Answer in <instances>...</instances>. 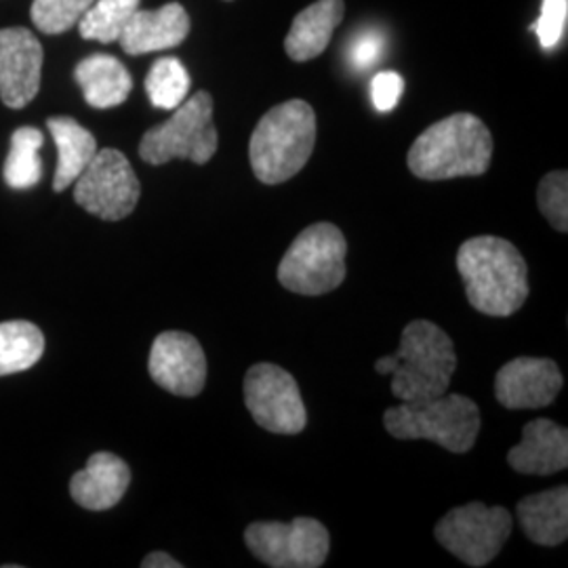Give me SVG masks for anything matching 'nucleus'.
Returning a JSON list of instances; mask_svg holds the SVG:
<instances>
[{
    "instance_id": "f257e3e1",
    "label": "nucleus",
    "mask_w": 568,
    "mask_h": 568,
    "mask_svg": "<svg viewBox=\"0 0 568 568\" xmlns=\"http://www.w3.org/2000/svg\"><path fill=\"white\" fill-rule=\"evenodd\" d=\"M457 270L469 305L487 316L508 318L528 297V267L523 253L499 236H474L457 251Z\"/></svg>"
},
{
    "instance_id": "f03ea898",
    "label": "nucleus",
    "mask_w": 568,
    "mask_h": 568,
    "mask_svg": "<svg viewBox=\"0 0 568 568\" xmlns=\"http://www.w3.org/2000/svg\"><path fill=\"white\" fill-rule=\"evenodd\" d=\"M493 159V135L474 114L459 112L434 122L406 154L410 173L426 182L478 178Z\"/></svg>"
},
{
    "instance_id": "7ed1b4c3",
    "label": "nucleus",
    "mask_w": 568,
    "mask_h": 568,
    "mask_svg": "<svg viewBox=\"0 0 568 568\" xmlns=\"http://www.w3.org/2000/svg\"><path fill=\"white\" fill-rule=\"evenodd\" d=\"M316 145V114L304 100L274 105L257 122L248 159L255 178L265 185L288 182L304 169Z\"/></svg>"
},
{
    "instance_id": "20e7f679",
    "label": "nucleus",
    "mask_w": 568,
    "mask_h": 568,
    "mask_svg": "<svg viewBox=\"0 0 568 568\" xmlns=\"http://www.w3.org/2000/svg\"><path fill=\"white\" fill-rule=\"evenodd\" d=\"M392 394L400 403H422L447 394L457 368V352L447 333L429 321H413L400 335L394 354Z\"/></svg>"
},
{
    "instance_id": "39448f33",
    "label": "nucleus",
    "mask_w": 568,
    "mask_h": 568,
    "mask_svg": "<svg viewBox=\"0 0 568 568\" xmlns=\"http://www.w3.org/2000/svg\"><path fill=\"white\" fill-rule=\"evenodd\" d=\"M384 426L398 440L426 438L462 455L474 447L480 434V408L462 394H443L422 403L389 406Z\"/></svg>"
},
{
    "instance_id": "423d86ee",
    "label": "nucleus",
    "mask_w": 568,
    "mask_h": 568,
    "mask_svg": "<svg viewBox=\"0 0 568 568\" xmlns=\"http://www.w3.org/2000/svg\"><path fill=\"white\" fill-rule=\"evenodd\" d=\"M347 243L337 225H310L286 248L278 264V281L286 291L318 297L345 281Z\"/></svg>"
},
{
    "instance_id": "0eeeda50",
    "label": "nucleus",
    "mask_w": 568,
    "mask_h": 568,
    "mask_svg": "<svg viewBox=\"0 0 568 568\" xmlns=\"http://www.w3.org/2000/svg\"><path fill=\"white\" fill-rule=\"evenodd\" d=\"M217 145L220 135L213 122V98L206 91H199L178 105L169 121L145 131L140 156L143 163L154 166L175 159L206 164L215 156Z\"/></svg>"
},
{
    "instance_id": "6e6552de",
    "label": "nucleus",
    "mask_w": 568,
    "mask_h": 568,
    "mask_svg": "<svg viewBox=\"0 0 568 568\" xmlns=\"http://www.w3.org/2000/svg\"><path fill=\"white\" fill-rule=\"evenodd\" d=\"M72 185L79 206L105 222L129 217L142 196V185L133 166L114 148L98 150Z\"/></svg>"
},
{
    "instance_id": "1a4fd4ad",
    "label": "nucleus",
    "mask_w": 568,
    "mask_h": 568,
    "mask_svg": "<svg viewBox=\"0 0 568 568\" xmlns=\"http://www.w3.org/2000/svg\"><path fill=\"white\" fill-rule=\"evenodd\" d=\"M436 539L467 567H487L499 556L511 535V516L506 508L467 504L450 509L434 528Z\"/></svg>"
},
{
    "instance_id": "9d476101",
    "label": "nucleus",
    "mask_w": 568,
    "mask_h": 568,
    "mask_svg": "<svg viewBox=\"0 0 568 568\" xmlns=\"http://www.w3.org/2000/svg\"><path fill=\"white\" fill-rule=\"evenodd\" d=\"M251 554L272 568H318L325 565L331 537L323 523L300 516L291 523H253L244 530Z\"/></svg>"
},
{
    "instance_id": "9b49d317",
    "label": "nucleus",
    "mask_w": 568,
    "mask_h": 568,
    "mask_svg": "<svg viewBox=\"0 0 568 568\" xmlns=\"http://www.w3.org/2000/svg\"><path fill=\"white\" fill-rule=\"evenodd\" d=\"M244 405L255 424L272 434L295 436L307 424V410L295 377L272 363H260L246 371Z\"/></svg>"
},
{
    "instance_id": "f8f14e48",
    "label": "nucleus",
    "mask_w": 568,
    "mask_h": 568,
    "mask_svg": "<svg viewBox=\"0 0 568 568\" xmlns=\"http://www.w3.org/2000/svg\"><path fill=\"white\" fill-rule=\"evenodd\" d=\"M148 371L156 386L175 396L194 398L206 384L203 345L190 333L164 331L152 344Z\"/></svg>"
},
{
    "instance_id": "ddd939ff",
    "label": "nucleus",
    "mask_w": 568,
    "mask_h": 568,
    "mask_svg": "<svg viewBox=\"0 0 568 568\" xmlns=\"http://www.w3.org/2000/svg\"><path fill=\"white\" fill-rule=\"evenodd\" d=\"M42 44L26 28L0 30V100L21 110L39 95L42 74Z\"/></svg>"
},
{
    "instance_id": "4468645a",
    "label": "nucleus",
    "mask_w": 568,
    "mask_h": 568,
    "mask_svg": "<svg viewBox=\"0 0 568 568\" xmlns=\"http://www.w3.org/2000/svg\"><path fill=\"white\" fill-rule=\"evenodd\" d=\"M562 384V373L554 361L520 356L499 368L495 398L511 410L544 408L556 400Z\"/></svg>"
},
{
    "instance_id": "2eb2a0df",
    "label": "nucleus",
    "mask_w": 568,
    "mask_h": 568,
    "mask_svg": "<svg viewBox=\"0 0 568 568\" xmlns=\"http://www.w3.org/2000/svg\"><path fill=\"white\" fill-rule=\"evenodd\" d=\"M190 34V16L180 2H169L161 9H138L122 30V51L129 55H145L180 47Z\"/></svg>"
},
{
    "instance_id": "dca6fc26",
    "label": "nucleus",
    "mask_w": 568,
    "mask_h": 568,
    "mask_svg": "<svg viewBox=\"0 0 568 568\" xmlns=\"http://www.w3.org/2000/svg\"><path fill=\"white\" fill-rule=\"evenodd\" d=\"M131 485V467L114 453H95L89 464L72 476L70 495L84 509L105 511L121 504Z\"/></svg>"
},
{
    "instance_id": "f3484780",
    "label": "nucleus",
    "mask_w": 568,
    "mask_h": 568,
    "mask_svg": "<svg viewBox=\"0 0 568 568\" xmlns=\"http://www.w3.org/2000/svg\"><path fill=\"white\" fill-rule=\"evenodd\" d=\"M511 469L530 476H549L568 466L567 427L551 419H532L523 429V440L509 448Z\"/></svg>"
},
{
    "instance_id": "a211bd4d",
    "label": "nucleus",
    "mask_w": 568,
    "mask_h": 568,
    "mask_svg": "<svg viewBox=\"0 0 568 568\" xmlns=\"http://www.w3.org/2000/svg\"><path fill=\"white\" fill-rule=\"evenodd\" d=\"M344 0H316L304 9L288 30L284 51L293 61H310L318 58L344 20Z\"/></svg>"
},
{
    "instance_id": "6ab92c4d",
    "label": "nucleus",
    "mask_w": 568,
    "mask_h": 568,
    "mask_svg": "<svg viewBox=\"0 0 568 568\" xmlns=\"http://www.w3.org/2000/svg\"><path fill=\"white\" fill-rule=\"evenodd\" d=\"M518 520L528 539L544 548H556L568 537V488H549L528 495L518 504Z\"/></svg>"
},
{
    "instance_id": "aec40b11",
    "label": "nucleus",
    "mask_w": 568,
    "mask_h": 568,
    "mask_svg": "<svg viewBox=\"0 0 568 568\" xmlns=\"http://www.w3.org/2000/svg\"><path fill=\"white\" fill-rule=\"evenodd\" d=\"M74 81L81 87L84 102L98 110L121 105L133 89V79L124 63L105 53H93L79 61L74 68Z\"/></svg>"
},
{
    "instance_id": "412c9836",
    "label": "nucleus",
    "mask_w": 568,
    "mask_h": 568,
    "mask_svg": "<svg viewBox=\"0 0 568 568\" xmlns=\"http://www.w3.org/2000/svg\"><path fill=\"white\" fill-rule=\"evenodd\" d=\"M49 133L58 145V169L53 178V190L63 192L79 180L84 166L98 152V142L91 131L70 116H53L47 121Z\"/></svg>"
},
{
    "instance_id": "4be33fe9",
    "label": "nucleus",
    "mask_w": 568,
    "mask_h": 568,
    "mask_svg": "<svg viewBox=\"0 0 568 568\" xmlns=\"http://www.w3.org/2000/svg\"><path fill=\"white\" fill-rule=\"evenodd\" d=\"M44 335L28 321L0 323V377L28 371L41 361Z\"/></svg>"
},
{
    "instance_id": "5701e85b",
    "label": "nucleus",
    "mask_w": 568,
    "mask_h": 568,
    "mask_svg": "<svg viewBox=\"0 0 568 568\" xmlns=\"http://www.w3.org/2000/svg\"><path fill=\"white\" fill-rule=\"evenodd\" d=\"M44 138L34 126H21L11 135L9 156L4 161L2 178L13 190H30L42 178L41 148Z\"/></svg>"
},
{
    "instance_id": "b1692460",
    "label": "nucleus",
    "mask_w": 568,
    "mask_h": 568,
    "mask_svg": "<svg viewBox=\"0 0 568 568\" xmlns=\"http://www.w3.org/2000/svg\"><path fill=\"white\" fill-rule=\"evenodd\" d=\"M140 2L142 0H95L77 23L82 39L103 44L119 41L122 30L140 9Z\"/></svg>"
},
{
    "instance_id": "393cba45",
    "label": "nucleus",
    "mask_w": 568,
    "mask_h": 568,
    "mask_svg": "<svg viewBox=\"0 0 568 568\" xmlns=\"http://www.w3.org/2000/svg\"><path fill=\"white\" fill-rule=\"evenodd\" d=\"M145 93L154 108L175 110L187 100L190 74L178 58H159L145 77Z\"/></svg>"
},
{
    "instance_id": "a878e982",
    "label": "nucleus",
    "mask_w": 568,
    "mask_h": 568,
    "mask_svg": "<svg viewBox=\"0 0 568 568\" xmlns=\"http://www.w3.org/2000/svg\"><path fill=\"white\" fill-rule=\"evenodd\" d=\"M95 0H34L30 18L42 34L58 37L72 30Z\"/></svg>"
},
{
    "instance_id": "bb28decb",
    "label": "nucleus",
    "mask_w": 568,
    "mask_h": 568,
    "mask_svg": "<svg viewBox=\"0 0 568 568\" xmlns=\"http://www.w3.org/2000/svg\"><path fill=\"white\" fill-rule=\"evenodd\" d=\"M537 204L554 230L568 232V175L567 171H551L537 190Z\"/></svg>"
},
{
    "instance_id": "cd10ccee",
    "label": "nucleus",
    "mask_w": 568,
    "mask_h": 568,
    "mask_svg": "<svg viewBox=\"0 0 568 568\" xmlns=\"http://www.w3.org/2000/svg\"><path fill=\"white\" fill-rule=\"evenodd\" d=\"M568 21V0H544L541 4V16L539 20L530 26V30L537 32L539 44L551 51L556 49L567 30Z\"/></svg>"
},
{
    "instance_id": "c85d7f7f",
    "label": "nucleus",
    "mask_w": 568,
    "mask_h": 568,
    "mask_svg": "<svg viewBox=\"0 0 568 568\" xmlns=\"http://www.w3.org/2000/svg\"><path fill=\"white\" fill-rule=\"evenodd\" d=\"M405 93V79L396 72H379L371 82V98L377 112H392Z\"/></svg>"
},
{
    "instance_id": "c756f323",
    "label": "nucleus",
    "mask_w": 568,
    "mask_h": 568,
    "mask_svg": "<svg viewBox=\"0 0 568 568\" xmlns=\"http://www.w3.org/2000/svg\"><path fill=\"white\" fill-rule=\"evenodd\" d=\"M384 49H386V42L379 32H375V30L361 32L349 47V61L358 70H368L371 65H375L379 61Z\"/></svg>"
},
{
    "instance_id": "7c9ffc66",
    "label": "nucleus",
    "mask_w": 568,
    "mask_h": 568,
    "mask_svg": "<svg viewBox=\"0 0 568 568\" xmlns=\"http://www.w3.org/2000/svg\"><path fill=\"white\" fill-rule=\"evenodd\" d=\"M143 568H182V562H178L173 556L164 551H152L143 558Z\"/></svg>"
},
{
    "instance_id": "2f4dec72",
    "label": "nucleus",
    "mask_w": 568,
    "mask_h": 568,
    "mask_svg": "<svg viewBox=\"0 0 568 568\" xmlns=\"http://www.w3.org/2000/svg\"><path fill=\"white\" fill-rule=\"evenodd\" d=\"M396 365H398V358L392 354V356L379 358V361L375 363V371H377L379 375H392V371L396 368Z\"/></svg>"
}]
</instances>
